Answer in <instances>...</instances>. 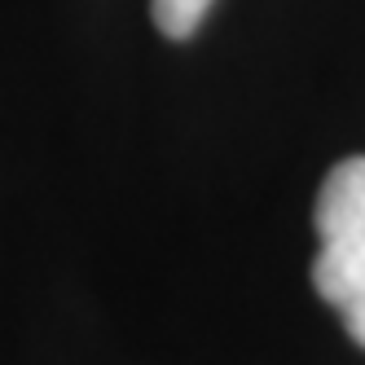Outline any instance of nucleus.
<instances>
[{"instance_id":"nucleus-2","label":"nucleus","mask_w":365,"mask_h":365,"mask_svg":"<svg viewBox=\"0 0 365 365\" xmlns=\"http://www.w3.org/2000/svg\"><path fill=\"white\" fill-rule=\"evenodd\" d=\"M212 5H216V0H150L154 22H159V31L168 40H190Z\"/></svg>"},{"instance_id":"nucleus-1","label":"nucleus","mask_w":365,"mask_h":365,"mask_svg":"<svg viewBox=\"0 0 365 365\" xmlns=\"http://www.w3.org/2000/svg\"><path fill=\"white\" fill-rule=\"evenodd\" d=\"M312 225L322 242L312 259V286L339 312L352 344L365 348V154L330 168Z\"/></svg>"}]
</instances>
